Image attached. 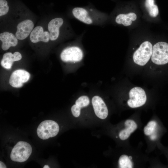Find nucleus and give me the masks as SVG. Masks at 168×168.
I'll use <instances>...</instances> for the list:
<instances>
[{
  "mask_svg": "<svg viewBox=\"0 0 168 168\" xmlns=\"http://www.w3.org/2000/svg\"><path fill=\"white\" fill-rule=\"evenodd\" d=\"M81 108L76 104L73 105L71 107V110L73 115L76 117L79 116L81 113Z\"/></svg>",
  "mask_w": 168,
  "mask_h": 168,
  "instance_id": "obj_22",
  "label": "nucleus"
},
{
  "mask_svg": "<svg viewBox=\"0 0 168 168\" xmlns=\"http://www.w3.org/2000/svg\"><path fill=\"white\" fill-rule=\"evenodd\" d=\"M83 56L82 49L77 46L66 48L60 54L61 59L65 62H78L81 61Z\"/></svg>",
  "mask_w": 168,
  "mask_h": 168,
  "instance_id": "obj_6",
  "label": "nucleus"
},
{
  "mask_svg": "<svg viewBox=\"0 0 168 168\" xmlns=\"http://www.w3.org/2000/svg\"><path fill=\"white\" fill-rule=\"evenodd\" d=\"M30 77L29 73L22 69H18L13 72L9 80L10 84L12 87L19 88L22 87L24 83L26 82Z\"/></svg>",
  "mask_w": 168,
  "mask_h": 168,
  "instance_id": "obj_7",
  "label": "nucleus"
},
{
  "mask_svg": "<svg viewBox=\"0 0 168 168\" xmlns=\"http://www.w3.org/2000/svg\"><path fill=\"white\" fill-rule=\"evenodd\" d=\"M92 103L96 115L100 119H105L108 116V111L102 99L99 96H95L92 99Z\"/></svg>",
  "mask_w": 168,
  "mask_h": 168,
  "instance_id": "obj_9",
  "label": "nucleus"
},
{
  "mask_svg": "<svg viewBox=\"0 0 168 168\" xmlns=\"http://www.w3.org/2000/svg\"><path fill=\"white\" fill-rule=\"evenodd\" d=\"M151 60L154 63L159 65L168 63V44L159 42L153 47Z\"/></svg>",
  "mask_w": 168,
  "mask_h": 168,
  "instance_id": "obj_4",
  "label": "nucleus"
},
{
  "mask_svg": "<svg viewBox=\"0 0 168 168\" xmlns=\"http://www.w3.org/2000/svg\"><path fill=\"white\" fill-rule=\"evenodd\" d=\"M137 19L136 14L133 12L128 14H121L118 15L115 19L116 22L118 24H122L125 26L130 25L132 21H134Z\"/></svg>",
  "mask_w": 168,
  "mask_h": 168,
  "instance_id": "obj_15",
  "label": "nucleus"
},
{
  "mask_svg": "<svg viewBox=\"0 0 168 168\" xmlns=\"http://www.w3.org/2000/svg\"><path fill=\"white\" fill-rule=\"evenodd\" d=\"M129 99L127 101L128 105L132 108H137L144 105L147 100L144 90L139 87H135L130 91Z\"/></svg>",
  "mask_w": 168,
  "mask_h": 168,
  "instance_id": "obj_5",
  "label": "nucleus"
},
{
  "mask_svg": "<svg viewBox=\"0 0 168 168\" xmlns=\"http://www.w3.org/2000/svg\"><path fill=\"white\" fill-rule=\"evenodd\" d=\"M59 131V127L55 121L50 120L43 121L37 129V134L42 139H47L56 136Z\"/></svg>",
  "mask_w": 168,
  "mask_h": 168,
  "instance_id": "obj_3",
  "label": "nucleus"
},
{
  "mask_svg": "<svg viewBox=\"0 0 168 168\" xmlns=\"http://www.w3.org/2000/svg\"><path fill=\"white\" fill-rule=\"evenodd\" d=\"M32 151V147L29 143L26 142L19 141L12 149L10 158L14 161L24 162L28 159Z\"/></svg>",
  "mask_w": 168,
  "mask_h": 168,
  "instance_id": "obj_1",
  "label": "nucleus"
},
{
  "mask_svg": "<svg viewBox=\"0 0 168 168\" xmlns=\"http://www.w3.org/2000/svg\"><path fill=\"white\" fill-rule=\"evenodd\" d=\"M129 157L130 159L131 160L132 159V157L131 156H129Z\"/></svg>",
  "mask_w": 168,
  "mask_h": 168,
  "instance_id": "obj_26",
  "label": "nucleus"
},
{
  "mask_svg": "<svg viewBox=\"0 0 168 168\" xmlns=\"http://www.w3.org/2000/svg\"><path fill=\"white\" fill-rule=\"evenodd\" d=\"M34 25L30 20H26L19 23L17 26L16 36L20 40L27 38L32 31Z\"/></svg>",
  "mask_w": 168,
  "mask_h": 168,
  "instance_id": "obj_8",
  "label": "nucleus"
},
{
  "mask_svg": "<svg viewBox=\"0 0 168 168\" xmlns=\"http://www.w3.org/2000/svg\"><path fill=\"white\" fill-rule=\"evenodd\" d=\"M15 61L13 54L10 52L6 53L3 55L1 64L2 66L7 69H10Z\"/></svg>",
  "mask_w": 168,
  "mask_h": 168,
  "instance_id": "obj_16",
  "label": "nucleus"
},
{
  "mask_svg": "<svg viewBox=\"0 0 168 168\" xmlns=\"http://www.w3.org/2000/svg\"><path fill=\"white\" fill-rule=\"evenodd\" d=\"M125 128L122 130L119 133V136L122 140L127 139L131 134L137 128L136 123L133 120L130 119L126 120L124 123Z\"/></svg>",
  "mask_w": 168,
  "mask_h": 168,
  "instance_id": "obj_14",
  "label": "nucleus"
},
{
  "mask_svg": "<svg viewBox=\"0 0 168 168\" xmlns=\"http://www.w3.org/2000/svg\"><path fill=\"white\" fill-rule=\"evenodd\" d=\"M156 125V123L154 121L149 122L144 128L145 134L147 136L152 135L155 131Z\"/></svg>",
  "mask_w": 168,
  "mask_h": 168,
  "instance_id": "obj_19",
  "label": "nucleus"
},
{
  "mask_svg": "<svg viewBox=\"0 0 168 168\" xmlns=\"http://www.w3.org/2000/svg\"><path fill=\"white\" fill-rule=\"evenodd\" d=\"M72 12L73 16L80 21L88 25L93 23V19L87 8L76 7L73 8Z\"/></svg>",
  "mask_w": 168,
  "mask_h": 168,
  "instance_id": "obj_10",
  "label": "nucleus"
},
{
  "mask_svg": "<svg viewBox=\"0 0 168 168\" xmlns=\"http://www.w3.org/2000/svg\"><path fill=\"white\" fill-rule=\"evenodd\" d=\"M153 51L152 44L148 41L144 42L134 53L133 59L134 62L140 66H144L149 61Z\"/></svg>",
  "mask_w": 168,
  "mask_h": 168,
  "instance_id": "obj_2",
  "label": "nucleus"
},
{
  "mask_svg": "<svg viewBox=\"0 0 168 168\" xmlns=\"http://www.w3.org/2000/svg\"><path fill=\"white\" fill-rule=\"evenodd\" d=\"M0 40L2 42V48L4 50H7L10 47L15 46L18 43L16 36L7 31L0 34Z\"/></svg>",
  "mask_w": 168,
  "mask_h": 168,
  "instance_id": "obj_13",
  "label": "nucleus"
},
{
  "mask_svg": "<svg viewBox=\"0 0 168 168\" xmlns=\"http://www.w3.org/2000/svg\"><path fill=\"white\" fill-rule=\"evenodd\" d=\"M49 167L48 165H45L44 167L43 168H49Z\"/></svg>",
  "mask_w": 168,
  "mask_h": 168,
  "instance_id": "obj_25",
  "label": "nucleus"
},
{
  "mask_svg": "<svg viewBox=\"0 0 168 168\" xmlns=\"http://www.w3.org/2000/svg\"><path fill=\"white\" fill-rule=\"evenodd\" d=\"M9 10L7 2L6 0H0V16L6 15Z\"/></svg>",
  "mask_w": 168,
  "mask_h": 168,
  "instance_id": "obj_21",
  "label": "nucleus"
},
{
  "mask_svg": "<svg viewBox=\"0 0 168 168\" xmlns=\"http://www.w3.org/2000/svg\"><path fill=\"white\" fill-rule=\"evenodd\" d=\"M13 55L15 61L20 60L22 58V56L21 54L18 52H15L13 54Z\"/></svg>",
  "mask_w": 168,
  "mask_h": 168,
  "instance_id": "obj_23",
  "label": "nucleus"
},
{
  "mask_svg": "<svg viewBox=\"0 0 168 168\" xmlns=\"http://www.w3.org/2000/svg\"><path fill=\"white\" fill-rule=\"evenodd\" d=\"M119 167L120 168H132L133 163L129 156L125 155H121L119 160Z\"/></svg>",
  "mask_w": 168,
  "mask_h": 168,
  "instance_id": "obj_18",
  "label": "nucleus"
},
{
  "mask_svg": "<svg viewBox=\"0 0 168 168\" xmlns=\"http://www.w3.org/2000/svg\"><path fill=\"white\" fill-rule=\"evenodd\" d=\"M63 23L61 18H56L52 19L49 22L48 29L49 32V38L51 40H55L58 38L59 33V28Z\"/></svg>",
  "mask_w": 168,
  "mask_h": 168,
  "instance_id": "obj_12",
  "label": "nucleus"
},
{
  "mask_svg": "<svg viewBox=\"0 0 168 168\" xmlns=\"http://www.w3.org/2000/svg\"><path fill=\"white\" fill-rule=\"evenodd\" d=\"M0 168H7L6 166L1 161L0 162Z\"/></svg>",
  "mask_w": 168,
  "mask_h": 168,
  "instance_id": "obj_24",
  "label": "nucleus"
},
{
  "mask_svg": "<svg viewBox=\"0 0 168 168\" xmlns=\"http://www.w3.org/2000/svg\"><path fill=\"white\" fill-rule=\"evenodd\" d=\"M145 6L150 16L155 17L159 13V10L157 5L154 4V0H146Z\"/></svg>",
  "mask_w": 168,
  "mask_h": 168,
  "instance_id": "obj_17",
  "label": "nucleus"
},
{
  "mask_svg": "<svg viewBox=\"0 0 168 168\" xmlns=\"http://www.w3.org/2000/svg\"><path fill=\"white\" fill-rule=\"evenodd\" d=\"M88 97L86 96H82L79 97L76 101L75 104L81 108L87 106L89 104Z\"/></svg>",
  "mask_w": 168,
  "mask_h": 168,
  "instance_id": "obj_20",
  "label": "nucleus"
},
{
  "mask_svg": "<svg viewBox=\"0 0 168 168\" xmlns=\"http://www.w3.org/2000/svg\"><path fill=\"white\" fill-rule=\"evenodd\" d=\"M30 39L33 43L40 41L47 42L50 39L49 33L47 31H44L43 28L37 26L35 28L30 34Z\"/></svg>",
  "mask_w": 168,
  "mask_h": 168,
  "instance_id": "obj_11",
  "label": "nucleus"
}]
</instances>
